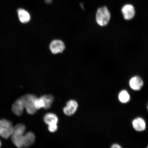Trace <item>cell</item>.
I'll use <instances>...</instances> for the list:
<instances>
[{
  "label": "cell",
  "instance_id": "cell-1",
  "mask_svg": "<svg viewBox=\"0 0 148 148\" xmlns=\"http://www.w3.org/2000/svg\"><path fill=\"white\" fill-rule=\"evenodd\" d=\"M25 130V126L23 124H18L14 127L11 137L13 143L18 147H23L24 134Z\"/></svg>",
  "mask_w": 148,
  "mask_h": 148
},
{
  "label": "cell",
  "instance_id": "cell-2",
  "mask_svg": "<svg viewBox=\"0 0 148 148\" xmlns=\"http://www.w3.org/2000/svg\"><path fill=\"white\" fill-rule=\"evenodd\" d=\"M111 18V14L107 7L103 6L98 9L96 14V19L98 25L105 27L108 25Z\"/></svg>",
  "mask_w": 148,
  "mask_h": 148
},
{
  "label": "cell",
  "instance_id": "cell-3",
  "mask_svg": "<svg viewBox=\"0 0 148 148\" xmlns=\"http://www.w3.org/2000/svg\"><path fill=\"white\" fill-rule=\"evenodd\" d=\"M20 98L28 114L33 115L36 113L37 110L34 105V101L37 98L36 96L33 94H27Z\"/></svg>",
  "mask_w": 148,
  "mask_h": 148
},
{
  "label": "cell",
  "instance_id": "cell-4",
  "mask_svg": "<svg viewBox=\"0 0 148 148\" xmlns=\"http://www.w3.org/2000/svg\"><path fill=\"white\" fill-rule=\"evenodd\" d=\"M14 127L12 123L8 120H0V136L5 139L10 137L13 132Z\"/></svg>",
  "mask_w": 148,
  "mask_h": 148
},
{
  "label": "cell",
  "instance_id": "cell-5",
  "mask_svg": "<svg viewBox=\"0 0 148 148\" xmlns=\"http://www.w3.org/2000/svg\"><path fill=\"white\" fill-rule=\"evenodd\" d=\"M144 82L143 79L138 75H134L129 79L130 87L134 91H139L143 87Z\"/></svg>",
  "mask_w": 148,
  "mask_h": 148
},
{
  "label": "cell",
  "instance_id": "cell-6",
  "mask_svg": "<svg viewBox=\"0 0 148 148\" xmlns=\"http://www.w3.org/2000/svg\"><path fill=\"white\" fill-rule=\"evenodd\" d=\"M121 12L124 18L126 20L133 19L136 14V10L134 5L130 4L124 5L121 9Z\"/></svg>",
  "mask_w": 148,
  "mask_h": 148
},
{
  "label": "cell",
  "instance_id": "cell-7",
  "mask_svg": "<svg viewBox=\"0 0 148 148\" xmlns=\"http://www.w3.org/2000/svg\"><path fill=\"white\" fill-rule=\"evenodd\" d=\"M132 124L133 128L137 132H143L147 127L146 121L143 118L138 117L132 120Z\"/></svg>",
  "mask_w": 148,
  "mask_h": 148
},
{
  "label": "cell",
  "instance_id": "cell-8",
  "mask_svg": "<svg viewBox=\"0 0 148 148\" xmlns=\"http://www.w3.org/2000/svg\"><path fill=\"white\" fill-rule=\"evenodd\" d=\"M78 107V103L74 100H70L66 103V106L63 109L64 113L66 115L71 116L75 113Z\"/></svg>",
  "mask_w": 148,
  "mask_h": 148
},
{
  "label": "cell",
  "instance_id": "cell-9",
  "mask_svg": "<svg viewBox=\"0 0 148 148\" xmlns=\"http://www.w3.org/2000/svg\"><path fill=\"white\" fill-rule=\"evenodd\" d=\"M50 49L52 53L56 54L62 53L65 49L64 42L60 40H55L51 42L50 45Z\"/></svg>",
  "mask_w": 148,
  "mask_h": 148
},
{
  "label": "cell",
  "instance_id": "cell-10",
  "mask_svg": "<svg viewBox=\"0 0 148 148\" xmlns=\"http://www.w3.org/2000/svg\"><path fill=\"white\" fill-rule=\"evenodd\" d=\"M24 108L23 101L19 98L12 105V110L16 115L20 116L23 114Z\"/></svg>",
  "mask_w": 148,
  "mask_h": 148
},
{
  "label": "cell",
  "instance_id": "cell-11",
  "mask_svg": "<svg viewBox=\"0 0 148 148\" xmlns=\"http://www.w3.org/2000/svg\"><path fill=\"white\" fill-rule=\"evenodd\" d=\"M36 136L34 133L29 132L24 134L23 147H28L34 143Z\"/></svg>",
  "mask_w": 148,
  "mask_h": 148
},
{
  "label": "cell",
  "instance_id": "cell-12",
  "mask_svg": "<svg viewBox=\"0 0 148 148\" xmlns=\"http://www.w3.org/2000/svg\"><path fill=\"white\" fill-rule=\"evenodd\" d=\"M18 18L22 23H28L30 19V16L29 13L25 9L19 8L17 11Z\"/></svg>",
  "mask_w": 148,
  "mask_h": 148
},
{
  "label": "cell",
  "instance_id": "cell-13",
  "mask_svg": "<svg viewBox=\"0 0 148 148\" xmlns=\"http://www.w3.org/2000/svg\"><path fill=\"white\" fill-rule=\"evenodd\" d=\"M118 99L120 103L123 104L128 103L131 99L130 94L127 90H122L118 94Z\"/></svg>",
  "mask_w": 148,
  "mask_h": 148
},
{
  "label": "cell",
  "instance_id": "cell-14",
  "mask_svg": "<svg viewBox=\"0 0 148 148\" xmlns=\"http://www.w3.org/2000/svg\"><path fill=\"white\" fill-rule=\"evenodd\" d=\"M44 121L46 124L49 125L53 124H57L58 119L55 114L52 113H49L44 116Z\"/></svg>",
  "mask_w": 148,
  "mask_h": 148
},
{
  "label": "cell",
  "instance_id": "cell-15",
  "mask_svg": "<svg viewBox=\"0 0 148 148\" xmlns=\"http://www.w3.org/2000/svg\"><path fill=\"white\" fill-rule=\"evenodd\" d=\"M43 100L44 103V108L45 110L50 108L54 101V97L51 95H45L40 97Z\"/></svg>",
  "mask_w": 148,
  "mask_h": 148
},
{
  "label": "cell",
  "instance_id": "cell-16",
  "mask_svg": "<svg viewBox=\"0 0 148 148\" xmlns=\"http://www.w3.org/2000/svg\"><path fill=\"white\" fill-rule=\"evenodd\" d=\"M34 105L37 110L42 108H44V103L43 100L41 97L39 99L37 98L34 101Z\"/></svg>",
  "mask_w": 148,
  "mask_h": 148
},
{
  "label": "cell",
  "instance_id": "cell-17",
  "mask_svg": "<svg viewBox=\"0 0 148 148\" xmlns=\"http://www.w3.org/2000/svg\"><path fill=\"white\" fill-rule=\"evenodd\" d=\"M58 129V126L57 124H53L49 125L48 127V130L51 132H56Z\"/></svg>",
  "mask_w": 148,
  "mask_h": 148
},
{
  "label": "cell",
  "instance_id": "cell-18",
  "mask_svg": "<svg viewBox=\"0 0 148 148\" xmlns=\"http://www.w3.org/2000/svg\"><path fill=\"white\" fill-rule=\"evenodd\" d=\"M112 148H121L122 147L121 146L118 144H114L111 146L110 147Z\"/></svg>",
  "mask_w": 148,
  "mask_h": 148
},
{
  "label": "cell",
  "instance_id": "cell-19",
  "mask_svg": "<svg viewBox=\"0 0 148 148\" xmlns=\"http://www.w3.org/2000/svg\"><path fill=\"white\" fill-rule=\"evenodd\" d=\"M45 2L47 4H50L52 2L53 0H44Z\"/></svg>",
  "mask_w": 148,
  "mask_h": 148
},
{
  "label": "cell",
  "instance_id": "cell-20",
  "mask_svg": "<svg viewBox=\"0 0 148 148\" xmlns=\"http://www.w3.org/2000/svg\"><path fill=\"white\" fill-rule=\"evenodd\" d=\"M147 110L148 111V104H147Z\"/></svg>",
  "mask_w": 148,
  "mask_h": 148
},
{
  "label": "cell",
  "instance_id": "cell-21",
  "mask_svg": "<svg viewBox=\"0 0 148 148\" xmlns=\"http://www.w3.org/2000/svg\"><path fill=\"white\" fill-rule=\"evenodd\" d=\"M1 142H0V146H1Z\"/></svg>",
  "mask_w": 148,
  "mask_h": 148
},
{
  "label": "cell",
  "instance_id": "cell-22",
  "mask_svg": "<svg viewBox=\"0 0 148 148\" xmlns=\"http://www.w3.org/2000/svg\"><path fill=\"white\" fill-rule=\"evenodd\" d=\"M147 148H148V145L147 146Z\"/></svg>",
  "mask_w": 148,
  "mask_h": 148
}]
</instances>
